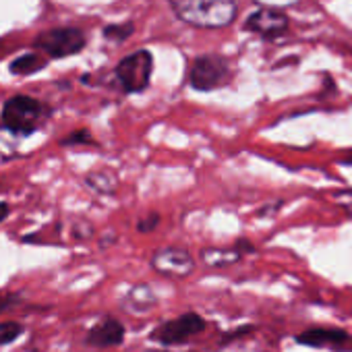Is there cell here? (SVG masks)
I'll list each match as a JSON object with an SVG mask.
<instances>
[{"label": "cell", "mask_w": 352, "mask_h": 352, "mask_svg": "<svg viewBox=\"0 0 352 352\" xmlns=\"http://www.w3.org/2000/svg\"><path fill=\"white\" fill-rule=\"evenodd\" d=\"M174 13L189 25L218 30L236 19L234 0H168Z\"/></svg>", "instance_id": "1"}, {"label": "cell", "mask_w": 352, "mask_h": 352, "mask_svg": "<svg viewBox=\"0 0 352 352\" xmlns=\"http://www.w3.org/2000/svg\"><path fill=\"white\" fill-rule=\"evenodd\" d=\"M46 108L30 96H15L3 108V126L15 135H32L40 129Z\"/></svg>", "instance_id": "2"}, {"label": "cell", "mask_w": 352, "mask_h": 352, "mask_svg": "<svg viewBox=\"0 0 352 352\" xmlns=\"http://www.w3.org/2000/svg\"><path fill=\"white\" fill-rule=\"evenodd\" d=\"M232 77L230 63L224 56L218 54H204L199 56L189 75V83L197 91H214L218 87H224Z\"/></svg>", "instance_id": "3"}, {"label": "cell", "mask_w": 352, "mask_h": 352, "mask_svg": "<svg viewBox=\"0 0 352 352\" xmlns=\"http://www.w3.org/2000/svg\"><path fill=\"white\" fill-rule=\"evenodd\" d=\"M153 71V58L147 50H137L129 56H124L116 67L118 83L129 94H139L147 89L149 79Z\"/></svg>", "instance_id": "4"}, {"label": "cell", "mask_w": 352, "mask_h": 352, "mask_svg": "<svg viewBox=\"0 0 352 352\" xmlns=\"http://www.w3.org/2000/svg\"><path fill=\"white\" fill-rule=\"evenodd\" d=\"M36 46L52 58L77 54L85 48V36L77 28H58L36 38Z\"/></svg>", "instance_id": "5"}, {"label": "cell", "mask_w": 352, "mask_h": 352, "mask_svg": "<svg viewBox=\"0 0 352 352\" xmlns=\"http://www.w3.org/2000/svg\"><path fill=\"white\" fill-rule=\"evenodd\" d=\"M204 329H206V321L197 313H185L181 317L166 321L160 327H155L153 333H151V340L160 342L164 346L183 344V342L191 340L193 336L201 333Z\"/></svg>", "instance_id": "6"}, {"label": "cell", "mask_w": 352, "mask_h": 352, "mask_svg": "<svg viewBox=\"0 0 352 352\" xmlns=\"http://www.w3.org/2000/svg\"><path fill=\"white\" fill-rule=\"evenodd\" d=\"M151 267L168 278H187L193 274V257L187 249H179V247H168V249H160L153 253L151 257Z\"/></svg>", "instance_id": "7"}, {"label": "cell", "mask_w": 352, "mask_h": 352, "mask_svg": "<svg viewBox=\"0 0 352 352\" xmlns=\"http://www.w3.org/2000/svg\"><path fill=\"white\" fill-rule=\"evenodd\" d=\"M290 21H288V15L278 11V9H267V7H261L259 11H255L247 21H245V28L253 34H259L263 38H276V36H282L286 30H288Z\"/></svg>", "instance_id": "8"}, {"label": "cell", "mask_w": 352, "mask_h": 352, "mask_svg": "<svg viewBox=\"0 0 352 352\" xmlns=\"http://www.w3.org/2000/svg\"><path fill=\"white\" fill-rule=\"evenodd\" d=\"M124 340V325L118 319H106L98 325H94L87 333V344L96 348H110L118 346Z\"/></svg>", "instance_id": "9"}, {"label": "cell", "mask_w": 352, "mask_h": 352, "mask_svg": "<svg viewBox=\"0 0 352 352\" xmlns=\"http://www.w3.org/2000/svg\"><path fill=\"white\" fill-rule=\"evenodd\" d=\"M298 344L321 348V346H331V348H342L344 344L352 342V338L344 329H323V327H313L296 336Z\"/></svg>", "instance_id": "10"}, {"label": "cell", "mask_w": 352, "mask_h": 352, "mask_svg": "<svg viewBox=\"0 0 352 352\" xmlns=\"http://www.w3.org/2000/svg\"><path fill=\"white\" fill-rule=\"evenodd\" d=\"M241 249L234 247V249H206L204 251V261L210 265V267H226L234 261L241 259Z\"/></svg>", "instance_id": "11"}, {"label": "cell", "mask_w": 352, "mask_h": 352, "mask_svg": "<svg viewBox=\"0 0 352 352\" xmlns=\"http://www.w3.org/2000/svg\"><path fill=\"white\" fill-rule=\"evenodd\" d=\"M46 67V60L40 58L38 54H23L11 63V73L13 75H32L36 71H42Z\"/></svg>", "instance_id": "12"}, {"label": "cell", "mask_w": 352, "mask_h": 352, "mask_svg": "<svg viewBox=\"0 0 352 352\" xmlns=\"http://www.w3.org/2000/svg\"><path fill=\"white\" fill-rule=\"evenodd\" d=\"M153 292L147 286H137L126 296V307L131 311H147L153 305Z\"/></svg>", "instance_id": "13"}, {"label": "cell", "mask_w": 352, "mask_h": 352, "mask_svg": "<svg viewBox=\"0 0 352 352\" xmlns=\"http://www.w3.org/2000/svg\"><path fill=\"white\" fill-rule=\"evenodd\" d=\"M23 333V325L17 321H3L0 323V346L15 342Z\"/></svg>", "instance_id": "14"}, {"label": "cell", "mask_w": 352, "mask_h": 352, "mask_svg": "<svg viewBox=\"0 0 352 352\" xmlns=\"http://www.w3.org/2000/svg\"><path fill=\"white\" fill-rule=\"evenodd\" d=\"M133 30H135V25H133V23H124V25H108V28L104 30V38H108V40H116V42H122V40H126V38L133 34Z\"/></svg>", "instance_id": "15"}, {"label": "cell", "mask_w": 352, "mask_h": 352, "mask_svg": "<svg viewBox=\"0 0 352 352\" xmlns=\"http://www.w3.org/2000/svg\"><path fill=\"white\" fill-rule=\"evenodd\" d=\"M77 143H91L89 131H77V133H73L71 137H67L63 141V145H77Z\"/></svg>", "instance_id": "16"}, {"label": "cell", "mask_w": 352, "mask_h": 352, "mask_svg": "<svg viewBox=\"0 0 352 352\" xmlns=\"http://www.w3.org/2000/svg\"><path fill=\"white\" fill-rule=\"evenodd\" d=\"M261 7H267V9H282V7H290V5H296L300 0H255Z\"/></svg>", "instance_id": "17"}, {"label": "cell", "mask_w": 352, "mask_h": 352, "mask_svg": "<svg viewBox=\"0 0 352 352\" xmlns=\"http://www.w3.org/2000/svg\"><path fill=\"white\" fill-rule=\"evenodd\" d=\"M157 224H160V216L157 214H149V216H145V220L139 222V230L141 232H151V230L157 228Z\"/></svg>", "instance_id": "18"}, {"label": "cell", "mask_w": 352, "mask_h": 352, "mask_svg": "<svg viewBox=\"0 0 352 352\" xmlns=\"http://www.w3.org/2000/svg\"><path fill=\"white\" fill-rule=\"evenodd\" d=\"M11 214V208H9V204H5V201H0V222H3L7 216Z\"/></svg>", "instance_id": "19"}]
</instances>
